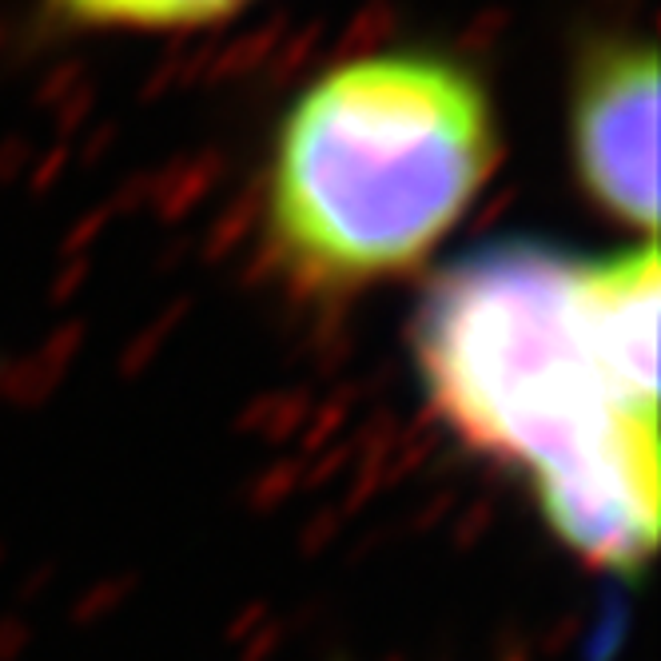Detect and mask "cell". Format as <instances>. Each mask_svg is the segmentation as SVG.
Masks as SVG:
<instances>
[{"instance_id":"obj_3","label":"cell","mask_w":661,"mask_h":661,"mask_svg":"<svg viewBox=\"0 0 661 661\" xmlns=\"http://www.w3.org/2000/svg\"><path fill=\"white\" fill-rule=\"evenodd\" d=\"M658 48L645 37H598L570 76V164L602 216L658 231Z\"/></svg>"},{"instance_id":"obj_2","label":"cell","mask_w":661,"mask_h":661,"mask_svg":"<svg viewBox=\"0 0 661 661\" xmlns=\"http://www.w3.org/2000/svg\"><path fill=\"white\" fill-rule=\"evenodd\" d=\"M502 156L479 72L435 48L323 68L287 105L264 176L272 259L312 295L415 272L463 224Z\"/></svg>"},{"instance_id":"obj_4","label":"cell","mask_w":661,"mask_h":661,"mask_svg":"<svg viewBox=\"0 0 661 661\" xmlns=\"http://www.w3.org/2000/svg\"><path fill=\"white\" fill-rule=\"evenodd\" d=\"M72 24L85 29H199L244 12L251 0H48Z\"/></svg>"},{"instance_id":"obj_1","label":"cell","mask_w":661,"mask_h":661,"mask_svg":"<svg viewBox=\"0 0 661 661\" xmlns=\"http://www.w3.org/2000/svg\"><path fill=\"white\" fill-rule=\"evenodd\" d=\"M658 299L653 239L610 256L494 239L431 279L411 331L435 415L614 574L658 550Z\"/></svg>"}]
</instances>
